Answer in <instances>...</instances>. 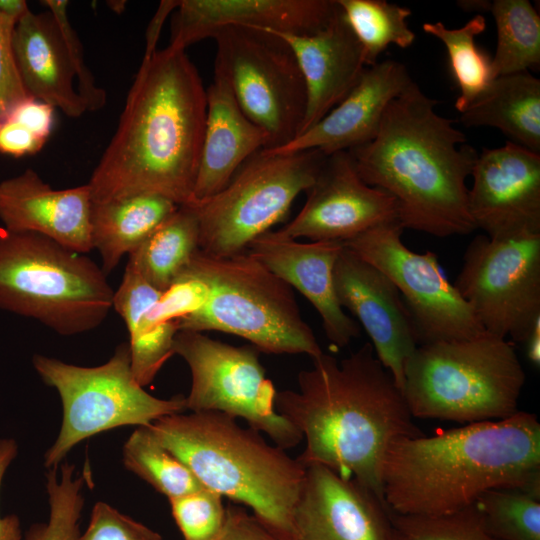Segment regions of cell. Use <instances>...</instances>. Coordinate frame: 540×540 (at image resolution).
<instances>
[{
    "instance_id": "50",
    "label": "cell",
    "mask_w": 540,
    "mask_h": 540,
    "mask_svg": "<svg viewBox=\"0 0 540 540\" xmlns=\"http://www.w3.org/2000/svg\"><path fill=\"white\" fill-rule=\"evenodd\" d=\"M125 5H126V1H123V0H120V1L113 0V1L107 2V6L110 7V9L114 11L115 13L123 12L125 9Z\"/></svg>"
},
{
    "instance_id": "29",
    "label": "cell",
    "mask_w": 540,
    "mask_h": 540,
    "mask_svg": "<svg viewBox=\"0 0 540 540\" xmlns=\"http://www.w3.org/2000/svg\"><path fill=\"white\" fill-rule=\"evenodd\" d=\"M199 249V226L191 206H180L128 256L126 268L159 291L167 289Z\"/></svg>"
},
{
    "instance_id": "49",
    "label": "cell",
    "mask_w": 540,
    "mask_h": 540,
    "mask_svg": "<svg viewBox=\"0 0 540 540\" xmlns=\"http://www.w3.org/2000/svg\"><path fill=\"white\" fill-rule=\"evenodd\" d=\"M491 1L487 0H460L457 1V5L466 12H477L481 14L482 12H490Z\"/></svg>"
},
{
    "instance_id": "2",
    "label": "cell",
    "mask_w": 540,
    "mask_h": 540,
    "mask_svg": "<svg viewBox=\"0 0 540 540\" xmlns=\"http://www.w3.org/2000/svg\"><path fill=\"white\" fill-rule=\"evenodd\" d=\"M312 361L299 372L297 390L275 395L276 411L305 440L297 459L355 479L384 501L381 472L389 446L424 434L403 392L370 342L341 360L323 352Z\"/></svg>"
},
{
    "instance_id": "42",
    "label": "cell",
    "mask_w": 540,
    "mask_h": 540,
    "mask_svg": "<svg viewBox=\"0 0 540 540\" xmlns=\"http://www.w3.org/2000/svg\"><path fill=\"white\" fill-rule=\"evenodd\" d=\"M223 529L213 540H286L243 508L230 505Z\"/></svg>"
},
{
    "instance_id": "14",
    "label": "cell",
    "mask_w": 540,
    "mask_h": 540,
    "mask_svg": "<svg viewBox=\"0 0 540 540\" xmlns=\"http://www.w3.org/2000/svg\"><path fill=\"white\" fill-rule=\"evenodd\" d=\"M398 221L375 226L342 243L382 271L397 287L413 320L419 345L465 339L485 330L439 265L402 241Z\"/></svg>"
},
{
    "instance_id": "27",
    "label": "cell",
    "mask_w": 540,
    "mask_h": 540,
    "mask_svg": "<svg viewBox=\"0 0 540 540\" xmlns=\"http://www.w3.org/2000/svg\"><path fill=\"white\" fill-rule=\"evenodd\" d=\"M180 206L157 194H138L92 203L91 242L107 275Z\"/></svg>"
},
{
    "instance_id": "10",
    "label": "cell",
    "mask_w": 540,
    "mask_h": 540,
    "mask_svg": "<svg viewBox=\"0 0 540 540\" xmlns=\"http://www.w3.org/2000/svg\"><path fill=\"white\" fill-rule=\"evenodd\" d=\"M325 158L317 149L287 154L262 149L251 156L221 191L191 205L199 250L216 257L246 252L313 184Z\"/></svg>"
},
{
    "instance_id": "25",
    "label": "cell",
    "mask_w": 540,
    "mask_h": 540,
    "mask_svg": "<svg viewBox=\"0 0 540 540\" xmlns=\"http://www.w3.org/2000/svg\"><path fill=\"white\" fill-rule=\"evenodd\" d=\"M12 47L28 94L78 118L86 106L74 86L75 72L61 31L48 10H31L15 25Z\"/></svg>"
},
{
    "instance_id": "35",
    "label": "cell",
    "mask_w": 540,
    "mask_h": 540,
    "mask_svg": "<svg viewBox=\"0 0 540 540\" xmlns=\"http://www.w3.org/2000/svg\"><path fill=\"white\" fill-rule=\"evenodd\" d=\"M60 465V472L58 468H51L46 473L48 521L32 525L24 540H77L80 535L86 477L76 476L73 464Z\"/></svg>"
},
{
    "instance_id": "4",
    "label": "cell",
    "mask_w": 540,
    "mask_h": 540,
    "mask_svg": "<svg viewBox=\"0 0 540 540\" xmlns=\"http://www.w3.org/2000/svg\"><path fill=\"white\" fill-rule=\"evenodd\" d=\"M381 483L388 508L402 515H446L500 487L540 486V423L518 411L389 446Z\"/></svg>"
},
{
    "instance_id": "36",
    "label": "cell",
    "mask_w": 540,
    "mask_h": 540,
    "mask_svg": "<svg viewBox=\"0 0 540 540\" xmlns=\"http://www.w3.org/2000/svg\"><path fill=\"white\" fill-rule=\"evenodd\" d=\"M392 540H497L471 505L446 515H402L391 511Z\"/></svg>"
},
{
    "instance_id": "16",
    "label": "cell",
    "mask_w": 540,
    "mask_h": 540,
    "mask_svg": "<svg viewBox=\"0 0 540 540\" xmlns=\"http://www.w3.org/2000/svg\"><path fill=\"white\" fill-rule=\"evenodd\" d=\"M468 192L476 229L492 239L540 234V154L507 141L478 153Z\"/></svg>"
},
{
    "instance_id": "32",
    "label": "cell",
    "mask_w": 540,
    "mask_h": 540,
    "mask_svg": "<svg viewBox=\"0 0 540 540\" xmlns=\"http://www.w3.org/2000/svg\"><path fill=\"white\" fill-rule=\"evenodd\" d=\"M358 39L366 67L375 65L391 44L408 48L415 40L407 18L411 10L385 0H337Z\"/></svg>"
},
{
    "instance_id": "47",
    "label": "cell",
    "mask_w": 540,
    "mask_h": 540,
    "mask_svg": "<svg viewBox=\"0 0 540 540\" xmlns=\"http://www.w3.org/2000/svg\"><path fill=\"white\" fill-rule=\"evenodd\" d=\"M30 11L24 0H0V14L15 25Z\"/></svg>"
},
{
    "instance_id": "11",
    "label": "cell",
    "mask_w": 540,
    "mask_h": 540,
    "mask_svg": "<svg viewBox=\"0 0 540 540\" xmlns=\"http://www.w3.org/2000/svg\"><path fill=\"white\" fill-rule=\"evenodd\" d=\"M214 66L225 75L244 114L269 137L266 149L294 140L304 121L305 81L291 48L256 28L229 26L215 32Z\"/></svg>"
},
{
    "instance_id": "6",
    "label": "cell",
    "mask_w": 540,
    "mask_h": 540,
    "mask_svg": "<svg viewBox=\"0 0 540 540\" xmlns=\"http://www.w3.org/2000/svg\"><path fill=\"white\" fill-rule=\"evenodd\" d=\"M525 379L513 344L484 331L419 345L405 365L402 392L412 417L470 424L517 413Z\"/></svg>"
},
{
    "instance_id": "40",
    "label": "cell",
    "mask_w": 540,
    "mask_h": 540,
    "mask_svg": "<svg viewBox=\"0 0 540 540\" xmlns=\"http://www.w3.org/2000/svg\"><path fill=\"white\" fill-rule=\"evenodd\" d=\"M77 540H162V537L146 525L99 501L91 511L85 532Z\"/></svg>"
},
{
    "instance_id": "3",
    "label": "cell",
    "mask_w": 540,
    "mask_h": 540,
    "mask_svg": "<svg viewBox=\"0 0 540 540\" xmlns=\"http://www.w3.org/2000/svg\"><path fill=\"white\" fill-rule=\"evenodd\" d=\"M437 104L413 82L388 105L373 140L348 152L363 182L395 199L403 229L445 238L476 229L466 180L478 151Z\"/></svg>"
},
{
    "instance_id": "30",
    "label": "cell",
    "mask_w": 540,
    "mask_h": 540,
    "mask_svg": "<svg viewBox=\"0 0 540 540\" xmlns=\"http://www.w3.org/2000/svg\"><path fill=\"white\" fill-rule=\"evenodd\" d=\"M490 12L497 32L493 77L538 69L540 17L528 0H495Z\"/></svg>"
},
{
    "instance_id": "19",
    "label": "cell",
    "mask_w": 540,
    "mask_h": 540,
    "mask_svg": "<svg viewBox=\"0 0 540 540\" xmlns=\"http://www.w3.org/2000/svg\"><path fill=\"white\" fill-rule=\"evenodd\" d=\"M338 9L337 0H180L168 46L186 50L229 26L313 34L325 27Z\"/></svg>"
},
{
    "instance_id": "24",
    "label": "cell",
    "mask_w": 540,
    "mask_h": 540,
    "mask_svg": "<svg viewBox=\"0 0 540 540\" xmlns=\"http://www.w3.org/2000/svg\"><path fill=\"white\" fill-rule=\"evenodd\" d=\"M193 204L221 191L239 168L269 146L267 133L242 111L224 73L214 66Z\"/></svg>"
},
{
    "instance_id": "13",
    "label": "cell",
    "mask_w": 540,
    "mask_h": 540,
    "mask_svg": "<svg viewBox=\"0 0 540 540\" xmlns=\"http://www.w3.org/2000/svg\"><path fill=\"white\" fill-rule=\"evenodd\" d=\"M453 285L485 331L524 343L540 318V234L477 235Z\"/></svg>"
},
{
    "instance_id": "23",
    "label": "cell",
    "mask_w": 540,
    "mask_h": 540,
    "mask_svg": "<svg viewBox=\"0 0 540 540\" xmlns=\"http://www.w3.org/2000/svg\"><path fill=\"white\" fill-rule=\"evenodd\" d=\"M266 31L291 48L305 81L307 106L300 135L337 106L357 84L366 68L362 47L340 6L328 24L313 34Z\"/></svg>"
},
{
    "instance_id": "39",
    "label": "cell",
    "mask_w": 540,
    "mask_h": 540,
    "mask_svg": "<svg viewBox=\"0 0 540 540\" xmlns=\"http://www.w3.org/2000/svg\"><path fill=\"white\" fill-rule=\"evenodd\" d=\"M209 288L200 278L183 271L148 311L156 323L177 322L199 311L207 302Z\"/></svg>"
},
{
    "instance_id": "34",
    "label": "cell",
    "mask_w": 540,
    "mask_h": 540,
    "mask_svg": "<svg viewBox=\"0 0 540 540\" xmlns=\"http://www.w3.org/2000/svg\"><path fill=\"white\" fill-rule=\"evenodd\" d=\"M473 505L495 539L540 540V486L494 488Z\"/></svg>"
},
{
    "instance_id": "20",
    "label": "cell",
    "mask_w": 540,
    "mask_h": 540,
    "mask_svg": "<svg viewBox=\"0 0 540 540\" xmlns=\"http://www.w3.org/2000/svg\"><path fill=\"white\" fill-rule=\"evenodd\" d=\"M343 244L301 242L267 231L249 245L247 252L295 288L319 313L324 333L335 348L347 346L360 335L358 323L340 306L333 271Z\"/></svg>"
},
{
    "instance_id": "33",
    "label": "cell",
    "mask_w": 540,
    "mask_h": 540,
    "mask_svg": "<svg viewBox=\"0 0 540 540\" xmlns=\"http://www.w3.org/2000/svg\"><path fill=\"white\" fill-rule=\"evenodd\" d=\"M123 464L168 499L203 488L189 468L159 442L149 425L137 427L128 437Z\"/></svg>"
},
{
    "instance_id": "48",
    "label": "cell",
    "mask_w": 540,
    "mask_h": 540,
    "mask_svg": "<svg viewBox=\"0 0 540 540\" xmlns=\"http://www.w3.org/2000/svg\"><path fill=\"white\" fill-rule=\"evenodd\" d=\"M524 344L529 361L536 367L540 365V318L533 324Z\"/></svg>"
},
{
    "instance_id": "28",
    "label": "cell",
    "mask_w": 540,
    "mask_h": 540,
    "mask_svg": "<svg viewBox=\"0 0 540 540\" xmlns=\"http://www.w3.org/2000/svg\"><path fill=\"white\" fill-rule=\"evenodd\" d=\"M161 293L126 268L113 295L112 308L122 317L129 332L131 370L142 387L149 385L167 360L175 355L176 323H156L148 317L149 309Z\"/></svg>"
},
{
    "instance_id": "15",
    "label": "cell",
    "mask_w": 540,
    "mask_h": 540,
    "mask_svg": "<svg viewBox=\"0 0 540 540\" xmlns=\"http://www.w3.org/2000/svg\"><path fill=\"white\" fill-rule=\"evenodd\" d=\"M306 195L296 217L275 231L278 236L344 243L398 221L395 199L363 182L348 151L326 156Z\"/></svg>"
},
{
    "instance_id": "46",
    "label": "cell",
    "mask_w": 540,
    "mask_h": 540,
    "mask_svg": "<svg viewBox=\"0 0 540 540\" xmlns=\"http://www.w3.org/2000/svg\"><path fill=\"white\" fill-rule=\"evenodd\" d=\"M179 1L163 0L160 2L155 14L151 18L145 37V53L143 59L150 58L156 51V46L160 37V33L168 15L176 10Z\"/></svg>"
},
{
    "instance_id": "31",
    "label": "cell",
    "mask_w": 540,
    "mask_h": 540,
    "mask_svg": "<svg viewBox=\"0 0 540 540\" xmlns=\"http://www.w3.org/2000/svg\"><path fill=\"white\" fill-rule=\"evenodd\" d=\"M422 28L446 47L451 72L460 90L455 107L462 113L494 79L491 58L475 42L476 36L486 28V19L476 14L460 28H447L440 21L424 23Z\"/></svg>"
},
{
    "instance_id": "7",
    "label": "cell",
    "mask_w": 540,
    "mask_h": 540,
    "mask_svg": "<svg viewBox=\"0 0 540 540\" xmlns=\"http://www.w3.org/2000/svg\"><path fill=\"white\" fill-rule=\"evenodd\" d=\"M184 271L207 284L209 297L199 311L176 322L178 331H220L266 353L311 359L323 353L293 289L247 251L216 257L198 249Z\"/></svg>"
},
{
    "instance_id": "44",
    "label": "cell",
    "mask_w": 540,
    "mask_h": 540,
    "mask_svg": "<svg viewBox=\"0 0 540 540\" xmlns=\"http://www.w3.org/2000/svg\"><path fill=\"white\" fill-rule=\"evenodd\" d=\"M54 108L38 99L28 97L9 114V118L21 123L34 134L47 141L54 126Z\"/></svg>"
},
{
    "instance_id": "43",
    "label": "cell",
    "mask_w": 540,
    "mask_h": 540,
    "mask_svg": "<svg viewBox=\"0 0 540 540\" xmlns=\"http://www.w3.org/2000/svg\"><path fill=\"white\" fill-rule=\"evenodd\" d=\"M46 141L7 117L0 123V154L20 158L39 152Z\"/></svg>"
},
{
    "instance_id": "38",
    "label": "cell",
    "mask_w": 540,
    "mask_h": 540,
    "mask_svg": "<svg viewBox=\"0 0 540 540\" xmlns=\"http://www.w3.org/2000/svg\"><path fill=\"white\" fill-rule=\"evenodd\" d=\"M44 5L53 14L66 44L77 80V91L83 99L87 111H97L104 107L107 93L97 86L94 76L85 63L83 48L69 18L66 0H44Z\"/></svg>"
},
{
    "instance_id": "5",
    "label": "cell",
    "mask_w": 540,
    "mask_h": 540,
    "mask_svg": "<svg viewBox=\"0 0 540 540\" xmlns=\"http://www.w3.org/2000/svg\"><path fill=\"white\" fill-rule=\"evenodd\" d=\"M149 427L204 488L241 503L286 540H295L294 509L305 466L260 432L219 412L177 413Z\"/></svg>"
},
{
    "instance_id": "17",
    "label": "cell",
    "mask_w": 540,
    "mask_h": 540,
    "mask_svg": "<svg viewBox=\"0 0 540 540\" xmlns=\"http://www.w3.org/2000/svg\"><path fill=\"white\" fill-rule=\"evenodd\" d=\"M333 282L340 306L358 319L376 357L402 391L405 365L419 344L397 287L382 271L344 245L335 262Z\"/></svg>"
},
{
    "instance_id": "8",
    "label": "cell",
    "mask_w": 540,
    "mask_h": 540,
    "mask_svg": "<svg viewBox=\"0 0 540 540\" xmlns=\"http://www.w3.org/2000/svg\"><path fill=\"white\" fill-rule=\"evenodd\" d=\"M93 260L42 235L0 228V308L71 336L99 327L113 305Z\"/></svg>"
},
{
    "instance_id": "12",
    "label": "cell",
    "mask_w": 540,
    "mask_h": 540,
    "mask_svg": "<svg viewBox=\"0 0 540 540\" xmlns=\"http://www.w3.org/2000/svg\"><path fill=\"white\" fill-rule=\"evenodd\" d=\"M173 350L191 372L187 410L241 418L284 450L301 442L300 432L275 409L277 391L266 377L257 348L233 346L204 332L181 330L175 335Z\"/></svg>"
},
{
    "instance_id": "41",
    "label": "cell",
    "mask_w": 540,
    "mask_h": 540,
    "mask_svg": "<svg viewBox=\"0 0 540 540\" xmlns=\"http://www.w3.org/2000/svg\"><path fill=\"white\" fill-rule=\"evenodd\" d=\"M15 24L0 14V123L22 101L31 97L18 71L12 36Z\"/></svg>"
},
{
    "instance_id": "37",
    "label": "cell",
    "mask_w": 540,
    "mask_h": 540,
    "mask_svg": "<svg viewBox=\"0 0 540 540\" xmlns=\"http://www.w3.org/2000/svg\"><path fill=\"white\" fill-rule=\"evenodd\" d=\"M222 496L207 488L168 499L171 513L184 540H213L226 521Z\"/></svg>"
},
{
    "instance_id": "45",
    "label": "cell",
    "mask_w": 540,
    "mask_h": 540,
    "mask_svg": "<svg viewBox=\"0 0 540 540\" xmlns=\"http://www.w3.org/2000/svg\"><path fill=\"white\" fill-rule=\"evenodd\" d=\"M18 453V445L12 438L0 439V488L4 475ZM0 540H22L21 522L11 514L0 516Z\"/></svg>"
},
{
    "instance_id": "1",
    "label": "cell",
    "mask_w": 540,
    "mask_h": 540,
    "mask_svg": "<svg viewBox=\"0 0 540 540\" xmlns=\"http://www.w3.org/2000/svg\"><path fill=\"white\" fill-rule=\"evenodd\" d=\"M206 114V89L185 50L167 46L142 59L87 183L92 203L157 194L191 206Z\"/></svg>"
},
{
    "instance_id": "22",
    "label": "cell",
    "mask_w": 540,
    "mask_h": 540,
    "mask_svg": "<svg viewBox=\"0 0 540 540\" xmlns=\"http://www.w3.org/2000/svg\"><path fill=\"white\" fill-rule=\"evenodd\" d=\"M91 204L87 184L56 190L30 168L0 181L3 228L42 235L81 254L93 249Z\"/></svg>"
},
{
    "instance_id": "9",
    "label": "cell",
    "mask_w": 540,
    "mask_h": 540,
    "mask_svg": "<svg viewBox=\"0 0 540 540\" xmlns=\"http://www.w3.org/2000/svg\"><path fill=\"white\" fill-rule=\"evenodd\" d=\"M33 366L42 381L56 389L63 410L61 427L44 454L47 469L58 468L78 443L121 426H148L187 410L184 395L157 398L144 390L131 370L128 343L120 344L99 366L83 367L35 354Z\"/></svg>"
},
{
    "instance_id": "26",
    "label": "cell",
    "mask_w": 540,
    "mask_h": 540,
    "mask_svg": "<svg viewBox=\"0 0 540 540\" xmlns=\"http://www.w3.org/2000/svg\"><path fill=\"white\" fill-rule=\"evenodd\" d=\"M460 122L497 128L510 142L540 154V80L528 71L494 78Z\"/></svg>"
},
{
    "instance_id": "18",
    "label": "cell",
    "mask_w": 540,
    "mask_h": 540,
    "mask_svg": "<svg viewBox=\"0 0 540 540\" xmlns=\"http://www.w3.org/2000/svg\"><path fill=\"white\" fill-rule=\"evenodd\" d=\"M305 467L295 540H392L391 510L371 490L323 465Z\"/></svg>"
},
{
    "instance_id": "21",
    "label": "cell",
    "mask_w": 540,
    "mask_h": 540,
    "mask_svg": "<svg viewBox=\"0 0 540 540\" xmlns=\"http://www.w3.org/2000/svg\"><path fill=\"white\" fill-rule=\"evenodd\" d=\"M413 82L407 67L397 60L366 67L350 93L319 122L287 145L265 150L287 154L317 149L329 156L363 146L376 136L391 101Z\"/></svg>"
}]
</instances>
